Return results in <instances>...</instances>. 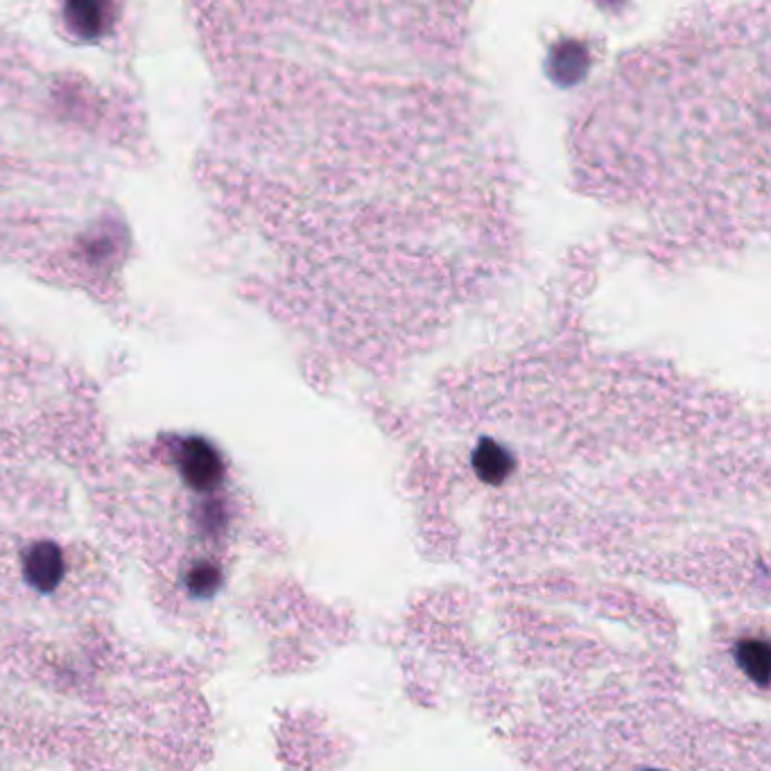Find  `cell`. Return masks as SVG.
Instances as JSON below:
<instances>
[{
	"label": "cell",
	"mask_w": 771,
	"mask_h": 771,
	"mask_svg": "<svg viewBox=\"0 0 771 771\" xmlns=\"http://www.w3.org/2000/svg\"><path fill=\"white\" fill-rule=\"evenodd\" d=\"M184 473L193 486L208 489L219 477V462L202 442H191L184 451Z\"/></svg>",
	"instance_id": "cell-4"
},
{
	"label": "cell",
	"mask_w": 771,
	"mask_h": 771,
	"mask_svg": "<svg viewBox=\"0 0 771 771\" xmlns=\"http://www.w3.org/2000/svg\"><path fill=\"white\" fill-rule=\"evenodd\" d=\"M260 73L281 295L345 360L394 367L516 260L514 177L460 3L281 8Z\"/></svg>",
	"instance_id": "cell-1"
},
{
	"label": "cell",
	"mask_w": 771,
	"mask_h": 771,
	"mask_svg": "<svg viewBox=\"0 0 771 771\" xmlns=\"http://www.w3.org/2000/svg\"><path fill=\"white\" fill-rule=\"evenodd\" d=\"M219 584V575L213 566H199L188 575V588L195 595H210Z\"/></svg>",
	"instance_id": "cell-6"
},
{
	"label": "cell",
	"mask_w": 771,
	"mask_h": 771,
	"mask_svg": "<svg viewBox=\"0 0 771 771\" xmlns=\"http://www.w3.org/2000/svg\"><path fill=\"white\" fill-rule=\"evenodd\" d=\"M771 6L706 3L625 52L570 130L577 184L666 249H747L769 213Z\"/></svg>",
	"instance_id": "cell-2"
},
{
	"label": "cell",
	"mask_w": 771,
	"mask_h": 771,
	"mask_svg": "<svg viewBox=\"0 0 771 771\" xmlns=\"http://www.w3.org/2000/svg\"><path fill=\"white\" fill-rule=\"evenodd\" d=\"M64 575V559L62 549L54 543H39L34 545L25 557V579L32 584V588L50 593L60 584Z\"/></svg>",
	"instance_id": "cell-3"
},
{
	"label": "cell",
	"mask_w": 771,
	"mask_h": 771,
	"mask_svg": "<svg viewBox=\"0 0 771 771\" xmlns=\"http://www.w3.org/2000/svg\"><path fill=\"white\" fill-rule=\"evenodd\" d=\"M738 664L744 670V675L758 683L760 688L767 686L769 679V645L764 640H742L738 647Z\"/></svg>",
	"instance_id": "cell-5"
}]
</instances>
